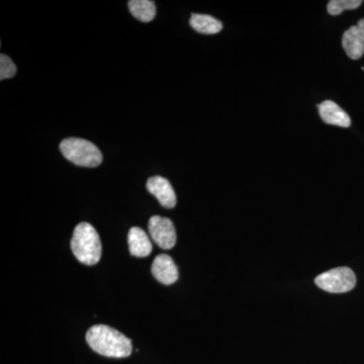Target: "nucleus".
<instances>
[{"instance_id":"nucleus-1","label":"nucleus","mask_w":364,"mask_h":364,"mask_svg":"<svg viewBox=\"0 0 364 364\" xmlns=\"http://www.w3.org/2000/svg\"><path fill=\"white\" fill-rule=\"evenodd\" d=\"M86 341L92 350L107 358H128L133 350L132 341L128 337L105 325L91 327L86 334Z\"/></svg>"},{"instance_id":"nucleus-2","label":"nucleus","mask_w":364,"mask_h":364,"mask_svg":"<svg viewBox=\"0 0 364 364\" xmlns=\"http://www.w3.org/2000/svg\"><path fill=\"white\" fill-rule=\"evenodd\" d=\"M71 249L74 256L83 264H97L102 257V242L97 230L88 223L78 224L74 229Z\"/></svg>"},{"instance_id":"nucleus-3","label":"nucleus","mask_w":364,"mask_h":364,"mask_svg":"<svg viewBox=\"0 0 364 364\" xmlns=\"http://www.w3.org/2000/svg\"><path fill=\"white\" fill-rule=\"evenodd\" d=\"M60 150L68 161L81 167L100 166L102 154L95 144L85 139L68 138L60 144Z\"/></svg>"},{"instance_id":"nucleus-4","label":"nucleus","mask_w":364,"mask_h":364,"mask_svg":"<svg viewBox=\"0 0 364 364\" xmlns=\"http://www.w3.org/2000/svg\"><path fill=\"white\" fill-rule=\"evenodd\" d=\"M315 282L328 293L343 294L355 287L356 277L350 268L338 267L318 275Z\"/></svg>"},{"instance_id":"nucleus-5","label":"nucleus","mask_w":364,"mask_h":364,"mask_svg":"<svg viewBox=\"0 0 364 364\" xmlns=\"http://www.w3.org/2000/svg\"><path fill=\"white\" fill-rule=\"evenodd\" d=\"M152 240L160 248L169 250L176 244V231L173 223L168 218L153 215L148 225Z\"/></svg>"},{"instance_id":"nucleus-6","label":"nucleus","mask_w":364,"mask_h":364,"mask_svg":"<svg viewBox=\"0 0 364 364\" xmlns=\"http://www.w3.org/2000/svg\"><path fill=\"white\" fill-rule=\"evenodd\" d=\"M342 47L347 56L352 60H358L364 53V18L358 25L351 26L343 33Z\"/></svg>"},{"instance_id":"nucleus-7","label":"nucleus","mask_w":364,"mask_h":364,"mask_svg":"<svg viewBox=\"0 0 364 364\" xmlns=\"http://www.w3.org/2000/svg\"><path fill=\"white\" fill-rule=\"evenodd\" d=\"M147 189L157 198L162 207L172 208L176 205V195L171 183L161 176H153L148 179Z\"/></svg>"},{"instance_id":"nucleus-8","label":"nucleus","mask_w":364,"mask_h":364,"mask_svg":"<svg viewBox=\"0 0 364 364\" xmlns=\"http://www.w3.org/2000/svg\"><path fill=\"white\" fill-rule=\"evenodd\" d=\"M152 273L158 282L166 286L174 284L178 279V269L176 263L166 254H160L153 261Z\"/></svg>"},{"instance_id":"nucleus-9","label":"nucleus","mask_w":364,"mask_h":364,"mask_svg":"<svg viewBox=\"0 0 364 364\" xmlns=\"http://www.w3.org/2000/svg\"><path fill=\"white\" fill-rule=\"evenodd\" d=\"M317 107L321 119L324 123L342 128H349L351 126L350 117L332 100H325Z\"/></svg>"},{"instance_id":"nucleus-10","label":"nucleus","mask_w":364,"mask_h":364,"mask_svg":"<svg viewBox=\"0 0 364 364\" xmlns=\"http://www.w3.org/2000/svg\"><path fill=\"white\" fill-rule=\"evenodd\" d=\"M128 243L130 253L136 257H147L152 252L150 238L140 228H132L128 235Z\"/></svg>"},{"instance_id":"nucleus-11","label":"nucleus","mask_w":364,"mask_h":364,"mask_svg":"<svg viewBox=\"0 0 364 364\" xmlns=\"http://www.w3.org/2000/svg\"><path fill=\"white\" fill-rule=\"evenodd\" d=\"M189 23L196 32L205 35H215L221 32L223 28L221 21L208 14H193Z\"/></svg>"},{"instance_id":"nucleus-12","label":"nucleus","mask_w":364,"mask_h":364,"mask_svg":"<svg viewBox=\"0 0 364 364\" xmlns=\"http://www.w3.org/2000/svg\"><path fill=\"white\" fill-rule=\"evenodd\" d=\"M128 6L133 16L143 23H149L156 16V6L152 0H131Z\"/></svg>"},{"instance_id":"nucleus-13","label":"nucleus","mask_w":364,"mask_h":364,"mask_svg":"<svg viewBox=\"0 0 364 364\" xmlns=\"http://www.w3.org/2000/svg\"><path fill=\"white\" fill-rule=\"evenodd\" d=\"M361 4H363L361 0H331L328 4L327 9L328 13L331 16H338L344 11L358 9Z\"/></svg>"},{"instance_id":"nucleus-14","label":"nucleus","mask_w":364,"mask_h":364,"mask_svg":"<svg viewBox=\"0 0 364 364\" xmlns=\"http://www.w3.org/2000/svg\"><path fill=\"white\" fill-rule=\"evenodd\" d=\"M16 73V66L13 60L6 55H0V79L4 80V79L14 77Z\"/></svg>"}]
</instances>
